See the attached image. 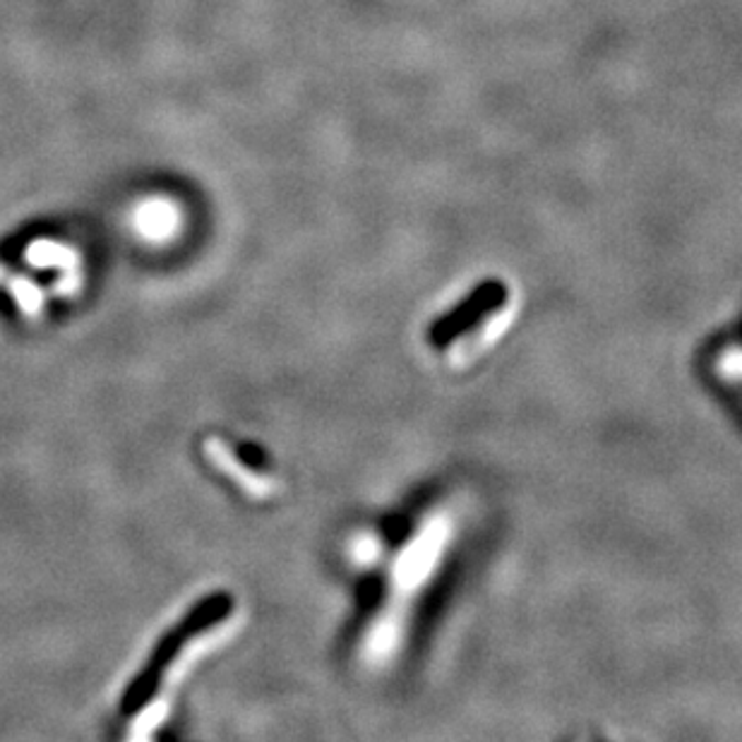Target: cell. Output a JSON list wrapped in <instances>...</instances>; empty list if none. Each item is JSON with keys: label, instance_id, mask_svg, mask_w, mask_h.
Wrapping results in <instances>:
<instances>
[{"label": "cell", "instance_id": "obj_1", "mask_svg": "<svg viewBox=\"0 0 742 742\" xmlns=\"http://www.w3.org/2000/svg\"><path fill=\"white\" fill-rule=\"evenodd\" d=\"M236 630H238V620L223 618V620L211 622L207 630L185 637V642L168 658V664L162 673V690H159V695L174 697V692L178 690L181 683L188 678L190 670L200 664L205 656L217 652L221 644H227L236 634Z\"/></svg>", "mask_w": 742, "mask_h": 742}, {"label": "cell", "instance_id": "obj_2", "mask_svg": "<svg viewBox=\"0 0 742 742\" xmlns=\"http://www.w3.org/2000/svg\"><path fill=\"white\" fill-rule=\"evenodd\" d=\"M203 452L211 467H215L221 476H227V479L250 500H268L274 495L276 481L272 476L248 467V463L241 461V457L233 452V447L223 443L221 437H207Z\"/></svg>", "mask_w": 742, "mask_h": 742}, {"label": "cell", "instance_id": "obj_3", "mask_svg": "<svg viewBox=\"0 0 742 742\" xmlns=\"http://www.w3.org/2000/svg\"><path fill=\"white\" fill-rule=\"evenodd\" d=\"M181 229L178 209L166 200L144 203L135 211V231L150 243H166Z\"/></svg>", "mask_w": 742, "mask_h": 742}, {"label": "cell", "instance_id": "obj_4", "mask_svg": "<svg viewBox=\"0 0 742 742\" xmlns=\"http://www.w3.org/2000/svg\"><path fill=\"white\" fill-rule=\"evenodd\" d=\"M26 262L32 264L34 270H58V272H70L79 270L77 253L73 248L56 243V241H36L24 253Z\"/></svg>", "mask_w": 742, "mask_h": 742}, {"label": "cell", "instance_id": "obj_5", "mask_svg": "<svg viewBox=\"0 0 742 742\" xmlns=\"http://www.w3.org/2000/svg\"><path fill=\"white\" fill-rule=\"evenodd\" d=\"M8 294L12 303H15L20 315H24L26 320H39V317L44 315L46 294L42 286L30 280V276H12L8 282Z\"/></svg>", "mask_w": 742, "mask_h": 742}, {"label": "cell", "instance_id": "obj_6", "mask_svg": "<svg viewBox=\"0 0 742 742\" xmlns=\"http://www.w3.org/2000/svg\"><path fill=\"white\" fill-rule=\"evenodd\" d=\"M728 370H731V373H742V353H735L728 359Z\"/></svg>", "mask_w": 742, "mask_h": 742}, {"label": "cell", "instance_id": "obj_7", "mask_svg": "<svg viewBox=\"0 0 742 742\" xmlns=\"http://www.w3.org/2000/svg\"><path fill=\"white\" fill-rule=\"evenodd\" d=\"M6 280V268H3V264H0V282H3Z\"/></svg>", "mask_w": 742, "mask_h": 742}]
</instances>
